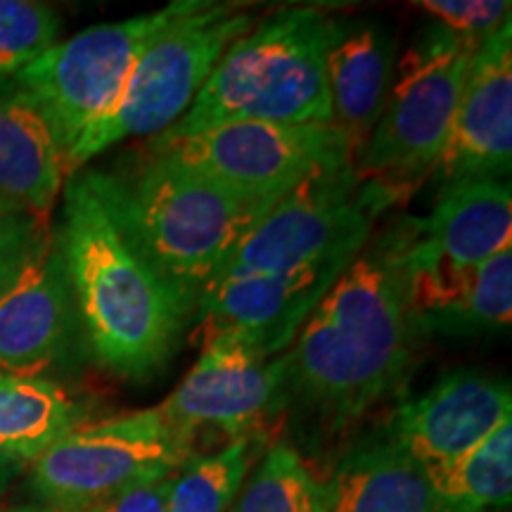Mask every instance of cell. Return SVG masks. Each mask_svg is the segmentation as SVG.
<instances>
[{"label": "cell", "mask_w": 512, "mask_h": 512, "mask_svg": "<svg viewBox=\"0 0 512 512\" xmlns=\"http://www.w3.org/2000/svg\"><path fill=\"white\" fill-rule=\"evenodd\" d=\"M41 223L46 221L34 219L17 204L0 197V294L15 278L17 268L22 266Z\"/></svg>", "instance_id": "cell-26"}, {"label": "cell", "mask_w": 512, "mask_h": 512, "mask_svg": "<svg viewBox=\"0 0 512 512\" xmlns=\"http://www.w3.org/2000/svg\"><path fill=\"white\" fill-rule=\"evenodd\" d=\"M83 422L86 411L62 384L0 373V458L34 463Z\"/></svg>", "instance_id": "cell-20"}, {"label": "cell", "mask_w": 512, "mask_h": 512, "mask_svg": "<svg viewBox=\"0 0 512 512\" xmlns=\"http://www.w3.org/2000/svg\"><path fill=\"white\" fill-rule=\"evenodd\" d=\"M0 512H69V510H60V508H53V505H43V503H31V505H0Z\"/></svg>", "instance_id": "cell-29"}, {"label": "cell", "mask_w": 512, "mask_h": 512, "mask_svg": "<svg viewBox=\"0 0 512 512\" xmlns=\"http://www.w3.org/2000/svg\"><path fill=\"white\" fill-rule=\"evenodd\" d=\"M79 328L57 230L46 221L0 294V373L43 377L67 356Z\"/></svg>", "instance_id": "cell-13"}, {"label": "cell", "mask_w": 512, "mask_h": 512, "mask_svg": "<svg viewBox=\"0 0 512 512\" xmlns=\"http://www.w3.org/2000/svg\"><path fill=\"white\" fill-rule=\"evenodd\" d=\"M396 76V41L384 24L342 27L328 50L330 124L347 138L351 162L380 121Z\"/></svg>", "instance_id": "cell-17"}, {"label": "cell", "mask_w": 512, "mask_h": 512, "mask_svg": "<svg viewBox=\"0 0 512 512\" xmlns=\"http://www.w3.org/2000/svg\"><path fill=\"white\" fill-rule=\"evenodd\" d=\"M10 81L12 79H8V76H0V91H3V88H8Z\"/></svg>", "instance_id": "cell-30"}, {"label": "cell", "mask_w": 512, "mask_h": 512, "mask_svg": "<svg viewBox=\"0 0 512 512\" xmlns=\"http://www.w3.org/2000/svg\"><path fill=\"white\" fill-rule=\"evenodd\" d=\"M323 491L325 512H441L425 470L389 437L344 453Z\"/></svg>", "instance_id": "cell-18"}, {"label": "cell", "mask_w": 512, "mask_h": 512, "mask_svg": "<svg viewBox=\"0 0 512 512\" xmlns=\"http://www.w3.org/2000/svg\"><path fill=\"white\" fill-rule=\"evenodd\" d=\"M441 512H498L512 496V422L441 467L425 470Z\"/></svg>", "instance_id": "cell-21"}, {"label": "cell", "mask_w": 512, "mask_h": 512, "mask_svg": "<svg viewBox=\"0 0 512 512\" xmlns=\"http://www.w3.org/2000/svg\"><path fill=\"white\" fill-rule=\"evenodd\" d=\"M256 22L252 12L235 3L176 0L174 15L143 48L119 98L69 152L67 174H79L114 145L150 140L174 128L230 43Z\"/></svg>", "instance_id": "cell-6"}, {"label": "cell", "mask_w": 512, "mask_h": 512, "mask_svg": "<svg viewBox=\"0 0 512 512\" xmlns=\"http://www.w3.org/2000/svg\"><path fill=\"white\" fill-rule=\"evenodd\" d=\"M477 46L441 24L420 31L396 62L382 117L351 162L361 181L380 183L403 202L432 174Z\"/></svg>", "instance_id": "cell-7"}, {"label": "cell", "mask_w": 512, "mask_h": 512, "mask_svg": "<svg viewBox=\"0 0 512 512\" xmlns=\"http://www.w3.org/2000/svg\"><path fill=\"white\" fill-rule=\"evenodd\" d=\"M384 238L413 309L460 275L512 247L510 183L470 178L441 185L427 219L403 221Z\"/></svg>", "instance_id": "cell-11"}, {"label": "cell", "mask_w": 512, "mask_h": 512, "mask_svg": "<svg viewBox=\"0 0 512 512\" xmlns=\"http://www.w3.org/2000/svg\"><path fill=\"white\" fill-rule=\"evenodd\" d=\"M60 17L53 8L31 0H0V76L12 79L19 69L55 46Z\"/></svg>", "instance_id": "cell-24"}, {"label": "cell", "mask_w": 512, "mask_h": 512, "mask_svg": "<svg viewBox=\"0 0 512 512\" xmlns=\"http://www.w3.org/2000/svg\"><path fill=\"white\" fill-rule=\"evenodd\" d=\"M162 411L200 434L216 430L228 441L261 437V430L285 408V356H268L238 332L202 335V354Z\"/></svg>", "instance_id": "cell-12"}, {"label": "cell", "mask_w": 512, "mask_h": 512, "mask_svg": "<svg viewBox=\"0 0 512 512\" xmlns=\"http://www.w3.org/2000/svg\"><path fill=\"white\" fill-rule=\"evenodd\" d=\"M387 238L370 242L320 299L285 351V406L330 437L399 392L418 344Z\"/></svg>", "instance_id": "cell-1"}, {"label": "cell", "mask_w": 512, "mask_h": 512, "mask_svg": "<svg viewBox=\"0 0 512 512\" xmlns=\"http://www.w3.org/2000/svg\"><path fill=\"white\" fill-rule=\"evenodd\" d=\"M418 8L453 34L482 43L510 22L508 0H418Z\"/></svg>", "instance_id": "cell-25"}, {"label": "cell", "mask_w": 512, "mask_h": 512, "mask_svg": "<svg viewBox=\"0 0 512 512\" xmlns=\"http://www.w3.org/2000/svg\"><path fill=\"white\" fill-rule=\"evenodd\" d=\"M174 10L171 3L147 15L98 24L50 46L12 76L15 86L46 110L64 155L69 157L83 133L114 105L143 48Z\"/></svg>", "instance_id": "cell-10"}, {"label": "cell", "mask_w": 512, "mask_h": 512, "mask_svg": "<svg viewBox=\"0 0 512 512\" xmlns=\"http://www.w3.org/2000/svg\"><path fill=\"white\" fill-rule=\"evenodd\" d=\"M81 176L128 245L192 309L247 235L283 200L233 195L145 143L107 169H86Z\"/></svg>", "instance_id": "cell-3"}, {"label": "cell", "mask_w": 512, "mask_h": 512, "mask_svg": "<svg viewBox=\"0 0 512 512\" xmlns=\"http://www.w3.org/2000/svg\"><path fill=\"white\" fill-rule=\"evenodd\" d=\"M62 192L55 230L88 349L121 380H155L174 358L195 309L128 245L86 178L69 176Z\"/></svg>", "instance_id": "cell-2"}, {"label": "cell", "mask_w": 512, "mask_h": 512, "mask_svg": "<svg viewBox=\"0 0 512 512\" xmlns=\"http://www.w3.org/2000/svg\"><path fill=\"white\" fill-rule=\"evenodd\" d=\"M505 422H512L508 380L456 370L425 394L403 401L387 437L422 470H432L465 456Z\"/></svg>", "instance_id": "cell-14"}, {"label": "cell", "mask_w": 512, "mask_h": 512, "mask_svg": "<svg viewBox=\"0 0 512 512\" xmlns=\"http://www.w3.org/2000/svg\"><path fill=\"white\" fill-rule=\"evenodd\" d=\"M171 479H174V475L157 479V482L136 484L83 512H166V508H169Z\"/></svg>", "instance_id": "cell-27"}, {"label": "cell", "mask_w": 512, "mask_h": 512, "mask_svg": "<svg viewBox=\"0 0 512 512\" xmlns=\"http://www.w3.org/2000/svg\"><path fill=\"white\" fill-rule=\"evenodd\" d=\"M233 512H325L323 482L297 448L278 441L254 463Z\"/></svg>", "instance_id": "cell-23"}, {"label": "cell", "mask_w": 512, "mask_h": 512, "mask_svg": "<svg viewBox=\"0 0 512 512\" xmlns=\"http://www.w3.org/2000/svg\"><path fill=\"white\" fill-rule=\"evenodd\" d=\"M512 166V27L484 38L467 67L463 93L432 174L441 185L470 178L508 181Z\"/></svg>", "instance_id": "cell-15"}, {"label": "cell", "mask_w": 512, "mask_h": 512, "mask_svg": "<svg viewBox=\"0 0 512 512\" xmlns=\"http://www.w3.org/2000/svg\"><path fill=\"white\" fill-rule=\"evenodd\" d=\"M259 444L261 437H238L211 453L190 456L171 479L166 512H233Z\"/></svg>", "instance_id": "cell-22"}, {"label": "cell", "mask_w": 512, "mask_h": 512, "mask_svg": "<svg viewBox=\"0 0 512 512\" xmlns=\"http://www.w3.org/2000/svg\"><path fill=\"white\" fill-rule=\"evenodd\" d=\"M145 145L209 183L252 200H280L325 166L351 162L347 138L332 124L223 121L183 136L166 131Z\"/></svg>", "instance_id": "cell-9"}, {"label": "cell", "mask_w": 512, "mask_h": 512, "mask_svg": "<svg viewBox=\"0 0 512 512\" xmlns=\"http://www.w3.org/2000/svg\"><path fill=\"white\" fill-rule=\"evenodd\" d=\"M420 337H484L510 328L512 247L441 287L411 311Z\"/></svg>", "instance_id": "cell-19"}, {"label": "cell", "mask_w": 512, "mask_h": 512, "mask_svg": "<svg viewBox=\"0 0 512 512\" xmlns=\"http://www.w3.org/2000/svg\"><path fill=\"white\" fill-rule=\"evenodd\" d=\"M67 178V155L53 121L34 95L10 81L0 91V197L48 221Z\"/></svg>", "instance_id": "cell-16"}, {"label": "cell", "mask_w": 512, "mask_h": 512, "mask_svg": "<svg viewBox=\"0 0 512 512\" xmlns=\"http://www.w3.org/2000/svg\"><path fill=\"white\" fill-rule=\"evenodd\" d=\"M342 31L320 8H290L235 38L190 110L169 133H195L223 121L330 124L328 50Z\"/></svg>", "instance_id": "cell-5"}, {"label": "cell", "mask_w": 512, "mask_h": 512, "mask_svg": "<svg viewBox=\"0 0 512 512\" xmlns=\"http://www.w3.org/2000/svg\"><path fill=\"white\" fill-rule=\"evenodd\" d=\"M24 465L22 463H15V460H8V458H0V494H5V489L15 482V479L22 475Z\"/></svg>", "instance_id": "cell-28"}, {"label": "cell", "mask_w": 512, "mask_h": 512, "mask_svg": "<svg viewBox=\"0 0 512 512\" xmlns=\"http://www.w3.org/2000/svg\"><path fill=\"white\" fill-rule=\"evenodd\" d=\"M197 437L162 408L83 422L31 463L38 503L83 512L136 484L157 482L195 456Z\"/></svg>", "instance_id": "cell-8"}, {"label": "cell", "mask_w": 512, "mask_h": 512, "mask_svg": "<svg viewBox=\"0 0 512 512\" xmlns=\"http://www.w3.org/2000/svg\"><path fill=\"white\" fill-rule=\"evenodd\" d=\"M399 202L351 162L325 166L268 211L211 283L249 280L313 313L370 242L377 216Z\"/></svg>", "instance_id": "cell-4"}]
</instances>
